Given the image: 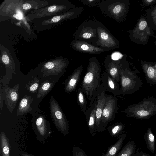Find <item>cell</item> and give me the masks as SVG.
Listing matches in <instances>:
<instances>
[{
  "label": "cell",
  "instance_id": "6",
  "mask_svg": "<svg viewBox=\"0 0 156 156\" xmlns=\"http://www.w3.org/2000/svg\"><path fill=\"white\" fill-rule=\"evenodd\" d=\"M128 32L130 38L133 42L141 45L147 44L150 36H154L153 30L148 25L146 18L142 15L138 20L135 27Z\"/></svg>",
  "mask_w": 156,
  "mask_h": 156
},
{
  "label": "cell",
  "instance_id": "9",
  "mask_svg": "<svg viewBox=\"0 0 156 156\" xmlns=\"http://www.w3.org/2000/svg\"><path fill=\"white\" fill-rule=\"evenodd\" d=\"M51 115L56 125L63 132H67L69 125L67 119L57 102L53 97L50 101Z\"/></svg>",
  "mask_w": 156,
  "mask_h": 156
},
{
  "label": "cell",
  "instance_id": "28",
  "mask_svg": "<svg viewBox=\"0 0 156 156\" xmlns=\"http://www.w3.org/2000/svg\"><path fill=\"white\" fill-rule=\"evenodd\" d=\"M39 82L38 79L35 78L27 87V89L31 92H35L39 87Z\"/></svg>",
  "mask_w": 156,
  "mask_h": 156
},
{
  "label": "cell",
  "instance_id": "19",
  "mask_svg": "<svg viewBox=\"0 0 156 156\" xmlns=\"http://www.w3.org/2000/svg\"><path fill=\"white\" fill-rule=\"evenodd\" d=\"M33 98L26 95L21 100L19 105L16 114L18 116L26 113L32 110L30 104Z\"/></svg>",
  "mask_w": 156,
  "mask_h": 156
},
{
  "label": "cell",
  "instance_id": "15",
  "mask_svg": "<svg viewBox=\"0 0 156 156\" xmlns=\"http://www.w3.org/2000/svg\"><path fill=\"white\" fill-rule=\"evenodd\" d=\"M105 91L101 88L98 93L96 97L97 105L96 110L95 129L96 131H97L98 132L102 112L107 95Z\"/></svg>",
  "mask_w": 156,
  "mask_h": 156
},
{
  "label": "cell",
  "instance_id": "17",
  "mask_svg": "<svg viewBox=\"0 0 156 156\" xmlns=\"http://www.w3.org/2000/svg\"><path fill=\"white\" fill-rule=\"evenodd\" d=\"M97 105V100H95L92 105L87 109L85 112L87 123L90 133L92 136L94 135L96 131Z\"/></svg>",
  "mask_w": 156,
  "mask_h": 156
},
{
  "label": "cell",
  "instance_id": "3",
  "mask_svg": "<svg viewBox=\"0 0 156 156\" xmlns=\"http://www.w3.org/2000/svg\"><path fill=\"white\" fill-rule=\"evenodd\" d=\"M124 112L127 117L148 119L156 114V98L153 96L144 98L139 103L128 106Z\"/></svg>",
  "mask_w": 156,
  "mask_h": 156
},
{
  "label": "cell",
  "instance_id": "41",
  "mask_svg": "<svg viewBox=\"0 0 156 156\" xmlns=\"http://www.w3.org/2000/svg\"><path fill=\"white\" fill-rule=\"evenodd\" d=\"M23 156H29L28 155H26V154H23Z\"/></svg>",
  "mask_w": 156,
  "mask_h": 156
},
{
  "label": "cell",
  "instance_id": "29",
  "mask_svg": "<svg viewBox=\"0 0 156 156\" xmlns=\"http://www.w3.org/2000/svg\"><path fill=\"white\" fill-rule=\"evenodd\" d=\"M84 4L90 7L98 6L101 1L100 0H80Z\"/></svg>",
  "mask_w": 156,
  "mask_h": 156
},
{
  "label": "cell",
  "instance_id": "2",
  "mask_svg": "<svg viewBox=\"0 0 156 156\" xmlns=\"http://www.w3.org/2000/svg\"><path fill=\"white\" fill-rule=\"evenodd\" d=\"M139 73L137 69L132 70L126 60L122 62L119 71V96L132 94L140 88L143 82L137 74Z\"/></svg>",
  "mask_w": 156,
  "mask_h": 156
},
{
  "label": "cell",
  "instance_id": "8",
  "mask_svg": "<svg viewBox=\"0 0 156 156\" xmlns=\"http://www.w3.org/2000/svg\"><path fill=\"white\" fill-rule=\"evenodd\" d=\"M118 109L116 97L107 95L103 110L98 132L104 131L108 124L115 118Z\"/></svg>",
  "mask_w": 156,
  "mask_h": 156
},
{
  "label": "cell",
  "instance_id": "10",
  "mask_svg": "<svg viewBox=\"0 0 156 156\" xmlns=\"http://www.w3.org/2000/svg\"><path fill=\"white\" fill-rule=\"evenodd\" d=\"M19 85L17 84L12 88L8 86L3 87V97L6 105L11 113L13 112L18 101Z\"/></svg>",
  "mask_w": 156,
  "mask_h": 156
},
{
  "label": "cell",
  "instance_id": "33",
  "mask_svg": "<svg viewBox=\"0 0 156 156\" xmlns=\"http://www.w3.org/2000/svg\"><path fill=\"white\" fill-rule=\"evenodd\" d=\"M2 59L3 62L5 64H8L9 62V58L6 55H4L2 56Z\"/></svg>",
  "mask_w": 156,
  "mask_h": 156
},
{
  "label": "cell",
  "instance_id": "11",
  "mask_svg": "<svg viewBox=\"0 0 156 156\" xmlns=\"http://www.w3.org/2000/svg\"><path fill=\"white\" fill-rule=\"evenodd\" d=\"M101 85L105 91L113 94L115 96L121 98L119 95L120 87L119 83L115 81L106 71H103L101 78Z\"/></svg>",
  "mask_w": 156,
  "mask_h": 156
},
{
  "label": "cell",
  "instance_id": "38",
  "mask_svg": "<svg viewBox=\"0 0 156 156\" xmlns=\"http://www.w3.org/2000/svg\"><path fill=\"white\" fill-rule=\"evenodd\" d=\"M13 16L15 18L18 20H21L22 19V16L20 14H14L13 15Z\"/></svg>",
  "mask_w": 156,
  "mask_h": 156
},
{
  "label": "cell",
  "instance_id": "23",
  "mask_svg": "<svg viewBox=\"0 0 156 156\" xmlns=\"http://www.w3.org/2000/svg\"><path fill=\"white\" fill-rule=\"evenodd\" d=\"M124 124L120 122L117 123L108 128L109 135L112 137H116L122 133L125 127Z\"/></svg>",
  "mask_w": 156,
  "mask_h": 156
},
{
  "label": "cell",
  "instance_id": "36",
  "mask_svg": "<svg viewBox=\"0 0 156 156\" xmlns=\"http://www.w3.org/2000/svg\"><path fill=\"white\" fill-rule=\"evenodd\" d=\"M22 7L25 10H28L31 8V5L30 4L25 3L23 5Z\"/></svg>",
  "mask_w": 156,
  "mask_h": 156
},
{
  "label": "cell",
  "instance_id": "21",
  "mask_svg": "<svg viewBox=\"0 0 156 156\" xmlns=\"http://www.w3.org/2000/svg\"><path fill=\"white\" fill-rule=\"evenodd\" d=\"M147 147L152 153H154L155 149V138L151 129L150 128L147 129L144 135Z\"/></svg>",
  "mask_w": 156,
  "mask_h": 156
},
{
  "label": "cell",
  "instance_id": "14",
  "mask_svg": "<svg viewBox=\"0 0 156 156\" xmlns=\"http://www.w3.org/2000/svg\"><path fill=\"white\" fill-rule=\"evenodd\" d=\"M141 65L147 83L156 85V63L142 61Z\"/></svg>",
  "mask_w": 156,
  "mask_h": 156
},
{
  "label": "cell",
  "instance_id": "20",
  "mask_svg": "<svg viewBox=\"0 0 156 156\" xmlns=\"http://www.w3.org/2000/svg\"><path fill=\"white\" fill-rule=\"evenodd\" d=\"M147 23L153 30H156V4L146 10Z\"/></svg>",
  "mask_w": 156,
  "mask_h": 156
},
{
  "label": "cell",
  "instance_id": "18",
  "mask_svg": "<svg viewBox=\"0 0 156 156\" xmlns=\"http://www.w3.org/2000/svg\"><path fill=\"white\" fill-rule=\"evenodd\" d=\"M126 136L125 133H122L119 136L118 140L114 144L110 146L105 154L101 156H117L123 144Z\"/></svg>",
  "mask_w": 156,
  "mask_h": 156
},
{
  "label": "cell",
  "instance_id": "22",
  "mask_svg": "<svg viewBox=\"0 0 156 156\" xmlns=\"http://www.w3.org/2000/svg\"><path fill=\"white\" fill-rule=\"evenodd\" d=\"M136 147L133 141L127 144L119 151L117 156H132L135 152Z\"/></svg>",
  "mask_w": 156,
  "mask_h": 156
},
{
  "label": "cell",
  "instance_id": "5",
  "mask_svg": "<svg viewBox=\"0 0 156 156\" xmlns=\"http://www.w3.org/2000/svg\"><path fill=\"white\" fill-rule=\"evenodd\" d=\"M73 36L74 40L86 42L95 46L98 36L95 21L87 20L83 22L78 27Z\"/></svg>",
  "mask_w": 156,
  "mask_h": 156
},
{
  "label": "cell",
  "instance_id": "4",
  "mask_svg": "<svg viewBox=\"0 0 156 156\" xmlns=\"http://www.w3.org/2000/svg\"><path fill=\"white\" fill-rule=\"evenodd\" d=\"M129 6V1L128 0H103L99 6L104 14L118 22L125 19Z\"/></svg>",
  "mask_w": 156,
  "mask_h": 156
},
{
  "label": "cell",
  "instance_id": "34",
  "mask_svg": "<svg viewBox=\"0 0 156 156\" xmlns=\"http://www.w3.org/2000/svg\"><path fill=\"white\" fill-rule=\"evenodd\" d=\"M0 109H2L3 104V94L2 92V89L1 86L0 85Z\"/></svg>",
  "mask_w": 156,
  "mask_h": 156
},
{
  "label": "cell",
  "instance_id": "26",
  "mask_svg": "<svg viewBox=\"0 0 156 156\" xmlns=\"http://www.w3.org/2000/svg\"><path fill=\"white\" fill-rule=\"evenodd\" d=\"M85 94L81 87L77 90V102L82 111L85 112L87 110V101Z\"/></svg>",
  "mask_w": 156,
  "mask_h": 156
},
{
  "label": "cell",
  "instance_id": "27",
  "mask_svg": "<svg viewBox=\"0 0 156 156\" xmlns=\"http://www.w3.org/2000/svg\"><path fill=\"white\" fill-rule=\"evenodd\" d=\"M1 146L2 156H9V149L7 140L3 132L1 133Z\"/></svg>",
  "mask_w": 156,
  "mask_h": 156
},
{
  "label": "cell",
  "instance_id": "37",
  "mask_svg": "<svg viewBox=\"0 0 156 156\" xmlns=\"http://www.w3.org/2000/svg\"><path fill=\"white\" fill-rule=\"evenodd\" d=\"M56 8V6L55 5H53L49 7L48 8V10L49 12H52L55 11Z\"/></svg>",
  "mask_w": 156,
  "mask_h": 156
},
{
  "label": "cell",
  "instance_id": "13",
  "mask_svg": "<svg viewBox=\"0 0 156 156\" xmlns=\"http://www.w3.org/2000/svg\"><path fill=\"white\" fill-rule=\"evenodd\" d=\"M122 61H116L111 59L108 55L105 58L104 66L106 72L116 81L119 83V71Z\"/></svg>",
  "mask_w": 156,
  "mask_h": 156
},
{
  "label": "cell",
  "instance_id": "7",
  "mask_svg": "<svg viewBox=\"0 0 156 156\" xmlns=\"http://www.w3.org/2000/svg\"><path fill=\"white\" fill-rule=\"evenodd\" d=\"M97 26L98 36L95 46L107 51L117 48L119 46L118 40L101 22L95 20Z\"/></svg>",
  "mask_w": 156,
  "mask_h": 156
},
{
  "label": "cell",
  "instance_id": "32",
  "mask_svg": "<svg viewBox=\"0 0 156 156\" xmlns=\"http://www.w3.org/2000/svg\"><path fill=\"white\" fill-rule=\"evenodd\" d=\"M142 5L145 6L153 5L156 4V0H142Z\"/></svg>",
  "mask_w": 156,
  "mask_h": 156
},
{
  "label": "cell",
  "instance_id": "39",
  "mask_svg": "<svg viewBox=\"0 0 156 156\" xmlns=\"http://www.w3.org/2000/svg\"><path fill=\"white\" fill-rule=\"evenodd\" d=\"M142 152H138L134 154L132 156H142Z\"/></svg>",
  "mask_w": 156,
  "mask_h": 156
},
{
  "label": "cell",
  "instance_id": "40",
  "mask_svg": "<svg viewBox=\"0 0 156 156\" xmlns=\"http://www.w3.org/2000/svg\"><path fill=\"white\" fill-rule=\"evenodd\" d=\"M142 156H150L147 154L142 153Z\"/></svg>",
  "mask_w": 156,
  "mask_h": 156
},
{
  "label": "cell",
  "instance_id": "24",
  "mask_svg": "<svg viewBox=\"0 0 156 156\" xmlns=\"http://www.w3.org/2000/svg\"><path fill=\"white\" fill-rule=\"evenodd\" d=\"M37 117L35 121L37 128L40 134L43 136L47 129L46 120L42 115H39Z\"/></svg>",
  "mask_w": 156,
  "mask_h": 156
},
{
  "label": "cell",
  "instance_id": "1",
  "mask_svg": "<svg viewBox=\"0 0 156 156\" xmlns=\"http://www.w3.org/2000/svg\"><path fill=\"white\" fill-rule=\"evenodd\" d=\"M101 66L98 59L95 57L90 58L81 87L88 99L90 100L89 106L93 104L101 88Z\"/></svg>",
  "mask_w": 156,
  "mask_h": 156
},
{
  "label": "cell",
  "instance_id": "30",
  "mask_svg": "<svg viewBox=\"0 0 156 156\" xmlns=\"http://www.w3.org/2000/svg\"><path fill=\"white\" fill-rule=\"evenodd\" d=\"M72 153L73 156H87L85 151L78 146L73 147Z\"/></svg>",
  "mask_w": 156,
  "mask_h": 156
},
{
  "label": "cell",
  "instance_id": "35",
  "mask_svg": "<svg viewBox=\"0 0 156 156\" xmlns=\"http://www.w3.org/2000/svg\"><path fill=\"white\" fill-rule=\"evenodd\" d=\"M61 19V17L59 16H57L53 17L52 20L53 22H57L59 21Z\"/></svg>",
  "mask_w": 156,
  "mask_h": 156
},
{
  "label": "cell",
  "instance_id": "31",
  "mask_svg": "<svg viewBox=\"0 0 156 156\" xmlns=\"http://www.w3.org/2000/svg\"><path fill=\"white\" fill-rule=\"evenodd\" d=\"M124 55L118 51H115L112 53L110 56L111 59L116 61L123 60Z\"/></svg>",
  "mask_w": 156,
  "mask_h": 156
},
{
  "label": "cell",
  "instance_id": "12",
  "mask_svg": "<svg viewBox=\"0 0 156 156\" xmlns=\"http://www.w3.org/2000/svg\"><path fill=\"white\" fill-rule=\"evenodd\" d=\"M73 48L78 52L90 54H99L107 51L86 42L73 40L72 41Z\"/></svg>",
  "mask_w": 156,
  "mask_h": 156
},
{
  "label": "cell",
  "instance_id": "25",
  "mask_svg": "<svg viewBox=\"0 0 156 156\" xmlns=\"http://www.w3.org/2000/svg\"><path fill=\"white\" fill-rule=\"evenodd\" d=\"M53 83L49 81L43 82L40 85L37 95V99L47 94L52 89Z\"/></svg>",
  "mask_w": 156,
  "mask_h": 156
},
{
  "label": "cell",
  "instance_id": "16",
  "mask_svg": "<svg viewBox=\"0 0 156 156\" xmlns=\"http://www.w3.org/2000/svg\"><path fill=\"white\" fill-rule=\"evenodd\" d=\"M83 68V65L77 67L66 80L64 88L65 92L69 93L75 90L80 80Z\"/></svg>",
  "mask_w": 156,
  "mask_h": 156
}]
</instances>
